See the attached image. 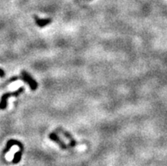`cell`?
I'll list each match as a JSON object with an SVG mask.
<instances>
[{
    "mask_svg": "<svg viewBox=\"0 0 167 166\" xmlns=\"http://www.w3.org/2000/svg\"><path fill=\"white\" fill-rule=\"evenodd\" d=\"M23 92V88H20L18 91L12 92V93H6V94L3 95V97L1 98V100H0V109H4L6 108L7 105V100L10 97H16L18 96L20 93H21Z\"/></svg>",
    "mask_w": 167,
    "mask_h": 166,
    "instance_id": "1",
    "label": "cell"
},
{
    "mask_svg": "<svg viewBox=\"0 0 167 166\" xmlns=\"http://www.w3.org/2000/svg\"><path fill=\"white\" fill-rule=\"evenodd\" d=\"M50 138H51V139H54V141H56L57 142H59V144H60L62 147H64V148L66 147V145L63 144V142H61V140H60V139L58 138V136H56L55 134H51V135H50Z\"/></svg>",
    "mask_w": 167,
    "mask_h": 166,
    "instance_id": "5",
    "label": "cell"
},
{
    "mask_svg": "<svg viewBox=\"0 0 167 166\" xmlns=\"http://www.w3.org/2000/svg\"><path fill=\"white\" fill-rule=\"evenodd\" d=\"M22 76L24 78L25 81L30 85L31 88L32 89V90H36V87H37V83H36L26 71H22Z\"/></svg>",
    "mask_w": 167,
    "mask_h": 166,
    "instance_id": "2",
    "label": "cell"
},
{
    "mask_svg": "<svg viewBox=\"0 0 167 166\" xmlns=\"http://www.w3.org/2000/svg\"><path fill=\"white\" fill-rule=\"evenodd\" d=\"M19 150H20V148H19L18 146H16V145L13 146L12 148H10L9 152L5 155L6 159L8 160V161H12L13 159H14V155H15V154L16 152H18Z\"/></svg>",
    "mask_w": 167,
    "mask_h": 166,
    "instance_id": "3",
    "label": "cell"
},
{
    "mask_svg": "<svg viewBox=\"0 0 167 166\" xmlns=\"http://www.w3.org/2000/svg\"><path fill=\"white\" fill-rule=\"evenodd\" d=\"M4 76V71H3L2 69H0V77H3Z\"/></svg>",
    "mask_w": 167,
    "mask_h": 166,
    "instance_id": "7",
    "label": "cell"
},
{
    "mask_svg": "<svg viewBox=\"0 0 167 166\" xmlns=\"http://www.w3.org/2000/svg\"><path fill=\"white\" fill-rule=\"evenodd\" d=\"M36 23L40 26H43L50 23V20H36Z\"/></svg>",
    "mask_w": 167,
    "mask_h": 166,
    "instance_id": "4",
    "label": "cell"
},
{
    "mask_svg": "<svg viewBox=\"0 0 167 166\" xmlns=\"http://www.w3.org/2000/svg\"><path fill=\"white\" fill-rule=\"evenodd\" d=\"M22 85V82H17L16 83H15V84H13V85H11L9 87L10 88H14V89H16V88H18L19 87H20Z\"/></svg>",
    "mask_w": 167,
    "mask_h": 166,
    "instance_id": "6",
    "label": "cell"
}]
</instances>
